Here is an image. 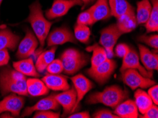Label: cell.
Listing matches in <instances>:
<instances>
[{
  "label": "cell",
  "mask_w": 158,
  "mask_h": 118,
  "mask_svg": "<svg viewBox=\"0 0 158 118\" xmlns=\"http://www.w3.org/2000/svg\"><path fill=\"white\" fill-rule=\"evenodd\" d=\"M29 16L27 21L30 23L38 42L43 47L49 34L52 23L44 16L41 5L38 0L33 2L29 6Z\"/></svg>",
  "instance_id": "6da1fadb"
},
{
  "label": "cell",
  "mask_w": 158,
  "mask_h": 118,
  "mask_svg": "<svg viewBox=\"0 0 158 118\" xmlns=\"http://www.w3.org/2000/svg\"><path fill=\"white\" fill-rule=\"evenodd\" d=\"M128 97V92L118 86L106 87L101 92L93 93L89 96L87 100L88 104H102L114 109L117 105Z\"/></svg>",
  "instance_id": "7a4b0ae2"
},
{
  "label": "cell",
  "mask_w": 158,
  "mask_h": 118,
  "mask_svg": "<svg viewBox=\"0 0 158 118\" xmlns=\"http://www.w3.org/2000/svg\"><path fill=\"white\" fill-rule=\"evenodd\" d=\"M60 59L63 62V71L68 75L75 74L88 64V57L74 48L64 50Z\"/></svg>",
  "instance_id": "3957f363"
},
{
  "label": "cell",
  "mask_w": 158,
  "mask_h": 118,
  "mask_svg": "<svg viewBox=\"0 0 158 118\" xmlns=\"http://www.w3.org/2000/svg\"><path fill=\"white\" fill-rule=\"evenodd\" d=\"M0 89L3 95L9 93L20 96H28L26 79L14 80L9 75L7 69H4L0 73Z\"/></svg>",
  "instance_id": "277c9868"
},
{
  "label": "cell",
  "mask_w": 158,
  "mask_h": 118,
  "mask_svg": "<svg viewBox=\"0 0 158 118\" xmlns=\"http://www.w3.org/2000/svg\"><path fill=\"white\" fill-rule=\"evenodd\" d=\"M117 64L114 60L107 58L104 62L95 67H90L87 73L100 85L106 83L116 69Z\"/></svg>",
  "instance_id": "5b68a950"
},
{
  "label": "cell",
  "mask_w": 158,
  "mask_h": 118,
  "mask_svg": "<svg viewBox=\"0 0 158 118\" xmlns=\"http://www.w3.org/2000/svg\"><path fill=\"white\" fill-rule=\"evenodd\" d=\"M123 35L116 24H112L101 31L99 44L106 50L108 58L111 59L114 56V48L118 38Z\"/></svg>",
  "instance_id": "8992f818"
},
{
  "label": "cell",
  "mask_w": 158,
  "mask_h": 118,
  "mask_svg": "<svg viewBox=\"0 0 158 118\" xmlns=\"http://www.w3.org/2000/svg\"><path fill=\"white\" fill-rule=\"evenodd\" d=\"M122 80L132 90L138 88H148L155 84V81L150 78L143 76L136 69H128L121 72Z\"/></svg>",
  "instance_id": "52a82bcc"
},
{
  "label": "cell",
  "mask_w": 158,
  "mask_h": 118,
  "mask_svg": "<svg viewBox=\"0 0 158 118\" xmlns=\"http://www.w3.org/2000/svg\"><path fill=\"white\" fill-rule=\"evenodd\" d=\"M82 4L81 0H54L52 6L45 11V16L49 20L61 17L66 15L73 7Z\"/></svg>",
  "instance_id": "ba28073f"
},
{
  "label": "cell",
  "mask_w": 158,
  "mask_h": 118,
  "mask_svg": "<svg viewBox=\"0 0 158 118\" xmlns=\"http://www.w3.org/2000/svg\"><path fill=\"white\" fill-rule=\"evenodd\" d=\"M25 100L22 96L11 93V94L6 96L0 101V114L3 112H9L13 117H17L23 108Z\"/></svg>",
  "instance_id": "9c48e42d"
},
{
  "label": "cell",
  "mask_w": 158,
  "mask_h": 118,
  "mask_svg": "<svg viewBox=\"0 0 158 118\" xmlns=\"http://www.w3.org/2000/svg\"><path fill=\"white\" fill-rule=\"evenodd\" d=\"M128 69H136L143 76L148 77V78L151 79L153 76L152 71H148L143 65H141L139 55L133 48L131 47L129 48V50L127 52V54L123 57V62H122L120 71L123 72Z\"/></svg>",
  "instance_id": "30bf717a"
},
{
  "label": "cell",
  "mask_w": 158,
  "mask_h": 118,
  "mask_svg": "<svg viewBox=\"0 0 158 118\" xmlns=\"http://www.w3.org/2000/svg\"><path fill=\"white\" fill-rule=\"evenodd\" d=\"M46 39L48 47L57 46L67 43H77V42L73 32L66 27L56 28L49 33Z\"/></svg>",
  "instance_id": "8fae6325"
},
{
  "label": "cell",
  "mask_w": 158,
  "mask_h": 118,
  "mask_svg": "<svg viewBox=\"0 0 158 118\" xmlns=\"http://www.w3.org/2000/svg\"><path fill=\"white\" fill-rule=\"evenodd\" d=\"M38 45V40L31 31H28L25 37L19 43L16 57L19 59L28 58L34 54Z\"/></svg>",
  "instance_id": "7c38bea8"
},
{
  "label": "cell",
  "mask_w": 158,
  "mask_h": 118,
  "mask_svg": "<svg viewBox=\"0 0 158 118\" xmlns=\"http://www.w3.org/2000/svg\"><path fill=\"white\" fill-rule=\"evenodd\" d=\"M71 80L73 81L74 88H75L77 93L76 103L73 112H73L75 111L84 97L93 88L94 85L89 79L82 74H77V75L72 77Z\"/></svg>",
  "instance_id": "4fadbf2b"
},
{
  "label": "cell",
  "mask_w": 158,
  "mask_h": 118,
  "mask_svg": "<svg viewBox=\"0 0 158 118\" xmlns=\"http://www.w3.org/2000/svg\"><path fill=\"white\" fill-rule=\"evenodd\" d=\"M54 97L59 105L63 108L64 114L63 116L69 115L70 113H72L77 100V93L75 88H70L60 93L54 94Z\"/></svg>",
  "instance_id": "5bb4252c"
},
{
  "label": "cell",
  "mask_w": 158,
  "mask_h": 118,
  "mask_svg": "<svg viewBox=\"0 0 158 118\" xmlns=\"http://www.w3.org/2000/svg\"><path fill=\"white\" fill-rule=\"evenodd\" d=\"M60 108L59 103L57 102L56 98L54 97V94H52L48 97L43 98L35 103L34 105L31 107H28L23 111V114L21 115V117L29 116L33 112L36 111H43V110H57Z\"/></svg>",
  "instance_id": "9a60e30c"
},
{
  "label": "cell",
  "mask_w": 158,
  "mask_h": 118,
  "mask_svg": "<svg viewBox=\"0 0 158 118\" xmlns=\"http://www.w3.org/2000/svg\"><path fill=\"white\" fill-rule=\"evenodd\" d=\"M140 52V58L143 66L148 71H157L158 55L156 52L150 51L148 47L143 45H138Z\"/></svg>",
  "instance_id": "2e32d148"
},
{
  "label": "cell",
  "mask_w": 158,
  "mask_h": 118,
  "mask_svg": "<svg viewBox=\"0 0 158 118\" xmlns=\"http://www.w3.org/2000/svg\"><path fill=\"white\" fill-rule=\"evenodd\" d=\"M42 81L48 88L55 91H64L70 88L68 79L60 74H48L43 78Z\"/></svg>",
  "instance_id": "e0dca14e"
},
{
  "label": "cell",
  "mask_w": 158,
  "mask_h": 118,
  "mask_svg": "<svg viewBox=\"0 0 158 118\" xmlns=\"http://www.w3.org/2000/svg\"><path fill=\"white\" fill-rule=\"evenodd\" d=\"M89 10L92 14L93 24L99 21L106 20L111 16V11L108 0H97Z\"/></svg>",
  "instance_id": "ac0fdd59"
},
{
  "label": "cell",
  "mask_w": 158,
  "mask_h": 118,
  "mask_svg": "<svg viewBox=\"0 0 158 118\" xmlns=\"http://www.w3.org/2000/svg\"><path fill=\"white\" fill-rule=\"evenodd\" d=\"M114 113L119 118H137L139 117L138 110L135 101L123 100L114 108Z\"/></svg>",
  "instance_id": "d6986e66"
},
{
  "label": "cell",
  "mask_w": 158,
  "mask_h": 118,
  "mask_svg": "<svg viewBox=\"0 0 158 118\" xmlns=\"http://www.w3.org/2000/svg\"><path fill=\"white\" fill-rule=\"evenodd\" d=\"M116 25L123 34L128 33L135 30L138 23L134 10L129 11L117 18Z\"/></svg>",
  "instance_id": "ffe728a7"
},
{
  "label": "cell",
  "mask_w": 158,
  "mask_h": 118,
  "mask_svg": "<svg viewBox=\"0 0 158 118\" xmlns=\"http://www.w3.org/2000/svg\"><path fill=\"white\" fill-rule=\"evenodd\" d=\"M13 67L16 70L20 71L25 76L31 77H38L40 76L39 73L35 68L33 59L31 58L30 57L17 62H14L13 63Z\"/></svg>",
  "instance_id": "44dd1931"
},
{
  "label": "cell",
  "mask_w": 158,
  "mask_h": 118,
  "mask_svg": "<svg viewBox=\"0 0 158 118\" xmlns=\"http://www.w3.org/2000/svg\"><path fill=\"white\" fill-rule=\"evenodd\" d=\"M26 86L28 94L33 97L44 96L49 93V88L44 81L38 79L29 78L26 79Z\"/></svg>",
  "instance_id": "7402d4cb"
},
{
  "label": "cell",
  "mask_w": 158,
  "mask_h": 118,
  "mask_svg": "<svg viewBox=\"0 0 158 118\" xmlns=\"http://www.w3.org/2000/svg\"><path fill=\"white\" fill-rule=\"evenodd\" d=\"M19 36L10 30L4 28L0 31V50L4 49L15 50L19 43Z\"/></svg>",
  "instance_id": "603a6c76"
},
{
  "label": "cell",
  "mask_w": 158,
  "mask_h": 118,
  "mask_svg": "<svg viewBox=\"0 0 158 118\" xmlns=\"http://www.w3.org/2000/svg\"><path fill=\"white\" fill-rule=\"evenodd\" d=\"M135 103L138 108V112L143 115L147 112V110L154 104L152 100L148 93H146L143 89L138 88L134 94Z\"/></svg>",
  "instance_id": "cb8c5ba5"
},
{
  "label": "cell",
  "mask_w": 158,
  "mask_h": 118,
  "mask_svg": "<svg viewBox=\"0 0 158 118\" xmlns=\"http://www.w3.org/2000/svg\"><path fill=\"white\" fill-rule=\"evenodd\" d=\"M111 16L118 18L123 14L134 10L133 6L126 0H108Z\"/></svg>",
  "instance_id": "d4e9b609"
},
{
  "label": "cell",
  "mask_w": 158,
  "mask_h": 118,
  "mask_svg": "<svg viewBox=\"0 0 158 118\" xmlns=\"http://www.w3.org/2000/svg\"><path fill=\"white\" fill-rule=\"evenodd\" d=\"M57 47L52 46L50 50L40 52L38 55L35 66L38 72H44L49 64L55 59Z\"/></svg>",
  "instance_id": "484cf974"
},
{
  "label": "cell",
  "mask_w": 158,
  "mask_h": 118,
  "mask_svg": "<svg viewBox=\"0 0 158 118\" xmlns=\"http://www.w3.org/2000/svg\"><path fill=\"white\" fill-rule=\"evenodd\" d=\"M152 5L150 0H141L137 3V19L138 24L145 23L150 17Z\"/></svg>",
  "instance_id": "4316f807"
},
{
  "label": "cell",
  "mask_w": 158,
  "mask_h": 118,
  "mask_svg": "<svg viewBox=\"0 0 158 118\" xmlns=\"http://www.w3.org/2000/svg\"><path fill=\"white\" fill-rule=\"evenodd\" d=\"M152 5L150 17L145 23L148 33L157 32L158 31V0H150Z\"/></svg>",
  "instance_id": "83f0119b"
},
{
  "label": "cell",
  "mask_w": 158,
  "mask_h": 118,
  "mask_svg": "<svg viewBox=\"0 0 158 118\" xmlns=\"http://www.w3.org/2000/svg\"><path fill=\"white\" fill-rule=\"evenodd\" d=\"M88 51H93V55L91 59V67H95L104 62L108 58L106 50L103 47L98 45H94L87 48Z\"/></svg>",
  "instance_id": "f1b7e54d"
},
{
  "label": "cell",
  "mask_w": 158,
  "mask_h": 118,
  "mask_svg": "<svg viewBox=\"0 0 158 118\" xmlns=\"http://www.w3.org/2000/svg\"><path fill=\"white\" fill-rule=\"evenodd\" d=\"M74 32H75L74 35L78 41L85 44L89 41L91 31L87 26L77 23L74 28Z\"/></svg>",
  "instance_id": "f546056e"
},
{
  "label": "cell",
  "mask_w": 158,
  "mask_h": 118,
  "mask_svg": "<svg viewBox=\"0 0 158 118\" xmlns=\"http://www.w3.org/2000/svg\"><path fill=\"white\" fill-rule=\"evenodd\" d=\"M46 70L48 74H60L63 71V65L60 59H54L47 67Z\"/></svg>",
  "instance_id": "4dcf8cb0"
},
{
  "label": "cell",
  "mask_w": 158,
  "mask_h": 118,
  "mask_svg": "<svg viewBox=\"0 0 158 118\" xmlns=\"http://www.w3.org/2000/svg\"><path fill=\"white\" fill-rule=\"evenodd\" d=\"M138 40L140 42L145 43L148 45H149L155 50H157L158 48V35H141L138 38Z\"/></svg>",
  "instance_id": "1f68e13d"
},
{
  "label": "cell",
  "mask_w": 158,
  "mask_h": 118,
  "mask_svg": "<svg viewBox=\"0 0 158 118\" xmlns=\"http://www.w3.org/2000/svg\"><path fill=\"white\" fill-rule=\"evenodd\" d=\"M77 23L82 24L85 26H92L93 25L92 16L90 13V11L87 9V11H85L82 13L79 14Z\"/></svg>",
  "instance_id": "d6a6232c"
},
{
  "label": "cell",
  "mask_w": 158,
  "mask_h": 118,
  "mask_svg": "<svg viewBox=\"0 0 158 118\" xmlns=\"http://www.w3.org/2000/svg\"><path fill=\"white\" fill-rule=\"evenodd\" d=\"M33 118H59L60 117V113L59 112H53L51 110L36 111L33 115Z\"/></svg>",
  "instance_id": "836d02e7"
},
{
  "label": "cell",
  "mask_w": 158,
  "mask_h": 118,
  "mask_svg": "<svg viewBox=\"0 0 158 118\" xmlns=\"http://www.w3.org/2000/svg\"><path fill=\"white\" fill-rule=\"evenodd\" d=\"M92 117L94 118H119V117L117 116L115 113H112L109 110L104 109L98 110L94 113Z\"/></svg>",
  "instance_id": "e575fe53"
},
{
  "label": "cell",
  "mask_w": 158,
  "mask_h": 118,
  "mask_svg": "<svg viewBox=\"0 0 158 118\" xmlns=\"http://www.w3.org/2000/svg\"><path fill=\"white\" fill-rule=\"evenodd\" d=\"M129 48H130V47L126 44L120 43V44H118L116 47V48H115V55H116V56L117 57L123 58V57L127 54V52H128Z\"/></svg>",
  "instance_id": "d590c367"
},
{
  "label": "cell",
  "mask_w": 158,
  "mask_h": 118,
  "mask_svg": "<svg viewBox=\"0 0 158 118\" xmlns=\"http://www.w3.org/2000/svg\"><path fill=\"white\" fill-rule=\"evenodd\" d=\"M148 94L151 98L152 102L155 105H158V86L153 85L150 86V88L148 89Z\"/></svg>",
  "instance_id": "8d00e7d4"
},
{
  "label": "cell",
  "mask_w": 158,
  "mask_h": 118,
  "mask_svg": "<svg viewBox=\"0 0 158 118\" xmlns=\"http://www.w3.org/2000/svg\"><path fill=\"white\" fill-rule=\"evenodd\" d=\"M143 118H157L158 117V107L157 105L153 104L145 114L142 115Z\"/></svg>",
  "instance_id": "74e56055"
},
{
  "label": "cell",
  "mask_w": 158,
  "mask_h": 118,
  "mask_svg": "<svg viewBox=\"0 0 158 118\" xmlns=\"http://www.w3.org/2000/svg\"><path fill=\"white\" fill-rule=\"evenodd\" d=\"M10 57L6 49L0 50V67L4 66L9 63Z\"/></svg>",
  "instance_id": "f35d334b"
},
{
  "label": "cell",
  "mask_w": 158,
  "mask_h": 118,
  "mask_svg": "<svg viewBox=\"0 0 158 118\" xmlns=\"http://www.w3.org/2000/svg\"><path fill=\"white\" fill-rule=\"evenodd\" d=\"M7 71H8L9 75L10 76L11 78L14 80H22V79H26V76L23 75L22 73H21L20 71L14 69H7Z\"/></svg>",
  "instance_id": "ab89813d"
},
{
  "label": "cell",
  "mask_w": 158,
  "mask_h": 118,
  "mask_svg": "<svg viewBox=\"0 0 158 118\" xmlns=\"http://www.w3.org/2000/svg\"><path fill=\"white\" fill-rule=\"evenodd\" d=\"M68 118H90L91 115L88 111H84L80 112L73 113L68 115Z\"/></svg>",
  "instance_id": "60d3db41"
},
{
  "label": "cell",
  "mask_w": 158,
  "mask_h": 118,
  "mask_svg": "<svg viewBox=\"0 0 158 118\" xmlns=\"http://www.w3.org/2000/svg\"><path fill=\"white\" fill-rule=\"evenodd\" d=\"M82 2V3L84 4L83 7H85L86 6H87L88 4H89L90 3H92L94 0H81Z\"/></svg>",
  "instance_id": "b9f144b4"
},
{
  "label": "cell",
  "mask_w": 158,
  "mask_h": 118,
  "mask_svg": "<svg viewBox=\"0 0 158 118\" xmlns=\"http://www.w3.org/2000/svg\"><path fill=\"white\" fill-rule=\"evenodd\" d=\"M2 1H3V0H0V6H1V4H2Z\"/></svg>",
  "instance_id": "7bdbcfd3"
}]
</instances>
